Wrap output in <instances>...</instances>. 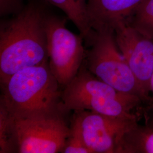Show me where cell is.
<instances>
[{
	"label": "cell",
	"mask_w": 153,
	"mask_h": 153,
	"mask_svg": "<svg viewBox=\"0 0 153 153\" xmlns=\"http://www.w3.org/2000/svg\"><path fill=\"white\" fill-rule=\"evenodd\" d=\"M42 6L30 2L11 19L0 25V82L23 69L48 62Z\"/></svg>",
	"instance_id": "cell-1"
},
{
	"label": "cell",
	"mask_w": 153,
	"mask_h": 153,
	"mask_svg": "<svg viewBox=\"0 0 153 153\" xmlns=\"http://www.w3.org/2000/svg\"><path fill=\"white\" fill-rule=\"evenodd\" d=\"M60 86L48 62L23 69L1 85L0 107L14 119L63 115Z\"/></svg>",
	"instance_id": "cell-2"
},
{
	"label": "cell",
	"mask_w": 153,
	"mask_h": 153,
	"mask_svg": "<svg viewBox=\"0 0 153 153\" xmlns=\"http://www.w3.org/2000/svg\"><path fill=\"white\" fill-rule=\"evenodd\" d=\"M83 64L75 77L62 90L65 113L89 111L113 117L136 116L131 110L142 101L140 97L119 91L95 76Z\"/></svg>",
	"instance_id": "cell-3"
},
{
	"label": "cell",
	"mask_w": 153,
	"mask_h": 153,
	"mask_svg": "<svg viewBox=\"0 0 153 153\" xmlns=\"http://www.w3.org/2000/svg\"><path fill=\"white\" fill-rule=\"evenodd\" d=\"M90 49L86 51L88 70L101 81L123 93L136 95L145 100L142 91L115 38V30L110 27L94 30L85 40Z\"/></svg>",
	"instance_id": "cell-4"
},
{
	"label": "cell",
	"mask_w": 153,
	"mask_h": 153,
	"mask_svg": "<svg viewBox=\"0 0 153 153\" xmlns=\"http://www.w3.org/2000/svg\"><path fill=\"white\" fill-rule=\"evenodd\" d=\"M65 18L47 14L45 20L48 64L64 88L75 77L86 57L83 38L66 26Z\"/></svg>",
	"instance_id": "cell-5"
},
{
	"label": "cell",
	"mask_w": 153,
	"mask_h": 153,
	"mask_svg": "<svg viewBox=\"0 0 153 153\" xmlns=\"http://www.w3.org/2000/svg\"><path fill=\"white\" fill-rule=\"evenodd\" d=\"M137 123V117H120L89 111H74L70 129L81 137L91 153H116L126 132Z\"/></svg>",
	"instance_id": "cell-6"
},
{
	"label": "cell",
	"mask_w": 153,
	"mask_h": 153,
	"mask_svg": "<svg viewBox=\"0 0 153 153\" xmlns=\"http://www.w3.org/2000/svg\"><path fill=\"white\" fill-rule=\"evenodd\" d=\"M11 118L17 153H61L70 133V127L62 114L27 119Z\"/></svg>",
	"instance_id": "cell-7"
},
{
	"label": "cell",
	"mask_w": 153,
	"mask_h": 153,
	"mask_svg": "<svg viewBox=\"0 0 153 153\" xmlns=\"http://www.w3.org/2000/svg\"><path fill=\"white\" fill-rule=\"evenodd\" d=\"M114 30L117 46L148 100L153 74V39L127 23L119 25Z\"/></svg>",
	"instance_id": "cell-8"
},
{
	"label": "cell",
	"mask_w": 153,
	"mask_h": 153,
	"mask_svg": "<svg viewBox=\"0 0 153 153\" xmlns=\"http://www.w3.org/2000/svg\"><path fill=\"white\" fill-rule=\"evenodd\" d=\"M143 0H84L89 23L93 30H115L127 23Z\"/></svg>",
	"instance_id": "cell-9"
},
{
	"label": "cell",
	"mask_w": 153,
	"mask_h": 153,
	"mask_svg": "<svg viewBox=\"0 0 153 153\" xmlns=\"http://www.w3.org/2000/svg\"><path fill=\"white\" fill-rule=\"evenodd\" d=\"M116 153H153V120L151 123H137L122 137Z\"/></svg>",
	"instance_id": "cell-10"
},
{
	"label": "cell",
	"mask_w": 153,
	"mask_h": 153,
	"mask_svg": "<svg viewBox=\"0 0 153 153\" xmlns=\"http://www.w3.org/2000/svg\"><path fill=\"white\" fill-rule=\"evenodd\" d=\"M63 11L79 30L84 40L89 38L93 30L88 19L84 0H42Z\"/></svg>",
	"instance_id": "cell-11"
},
{
	"label": "cell",
	"mask_w": 153,
	"mask_h": 153,
	"mask_svg": "<svg viewBox=\"0 0 153 153\" xmlns=\"http://www.w3.org/2000/svg\"><path fill=\"white\" fill-rule=\"evenodd\" d=\"M127 23L144 36L153 39V0H143Z\"/></svg>",
	"instance_id": "cell-12"
},
{
	"label": "cell",
	"mask_w": 153,
	"mask_h": 153,
	"mask_svg": "<svg viewBox=\"0 0 153 153\" xmlns=\"http://www.w3.org/2000/svg\"><path fill=\"white\" fill-rule=\"evenodd\" d=\"M0 153H17L13 119L0 107Z\"/></svg>",
	"instance_id": "cell-13"
},
{
	"label": "cell",
	"mask_w": 153,
	"mask_h": 153,
	"mask_svg": "<svg viewBox=\"0 0 153 153\" xmlns=\"http://www.w3.org/2000/svg\"><path fill=\"white\" fill-rule=\"evenodd\" d=\"M62 153H91L76 132L70 129V133L62 148Z\"/></svg>",
	"instance_id": "cell-14"
},
{
	"label": "cell",
	"mask_w": 153,
	"mask_h": 153,
	"mask_svg": "<svg viewBox=\"0 0 153 153\" xmlns=\"http://www.w3.org/2000/svg\"><path fill=\"white\" fill-rule=\"evenodd\" d=\"M23 0H0V15L16 14L23 9Z\"/></svg>",
	"instance_id": "cell-15"
},
{
	"label": "cell",
	"mask_w": 153,
	"mask_h": 153,
	"mask_svg": "<svg viewBox=\"0 0 153 153\" xmlns=\"http://www.w3.org/2000/svg\"><path fill=\"white\" fill-rule=\"evenodd\" d=\"M150 91H152L153 94V74L150 80Z\"/></svg>",
	"instance_id": "cell-16"
}]
</instances>
